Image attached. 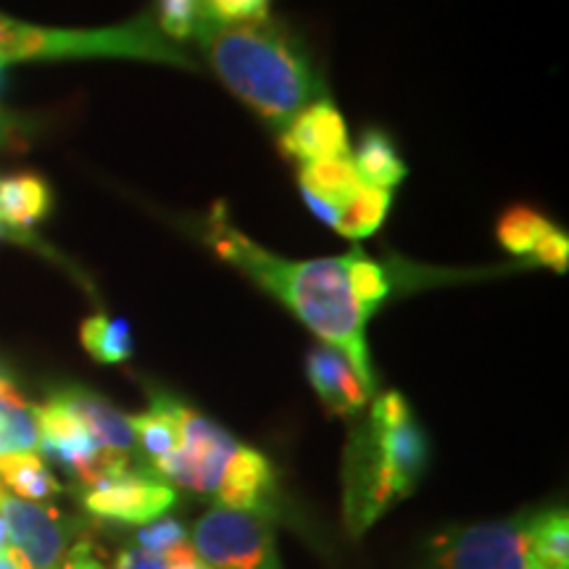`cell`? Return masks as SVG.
<instances>
[{
	"label": "cell",
	"mask_w": 569,
	"mask_h": 569,
	"mask_svg": "<svg viewBox=\"0 0 569 569\" xmlns=\"http://www.w3.org/2000/svg\"><path fill=\"white\" fill-rule=\"evenodd\" d=\"M206 243L213 251L251 277L256 284L288 306L301 322L315 330L327 346L338 348L356 372L375 390L372 361H369L365 325L367 315L356 301L348 282V256L338 259H282L256 246L248 234L234 230L222 203L213 206Z\"/></svg>",
	"instance_id": "1"
},
{
	"label": "cell",
	"mask_w": 569,
	"mask_h": 569,
	"mask_svg": "<svg viewBox=\"0 0 569 569\" xmlns=\"http://www.w3.org/2000/svg\"><path fill=\"white\" fill-rule=\"evenodd\" d=\"M193 34L227 88L269 124L284 127L325 92L303 42L280 21L213 24L201 17Z\"/></svg>",
	"instance_id": "2"
},
{
	"label": "cell",
	"mask_w": 569,
	"mask_h": 569,
	"mask_svg": "<svg viewBox=\"0 0 569 569\" xmlns=\"http://www.w3.org/2000/svg\"><path fill=\"white\" fill-rule=\"evenodd\" d=\"M59 59H134L193 69L188 53L163 38L148 13L101 30H56L0 13V61Z\"/></svg>",
	"instance_id": "3"
},
{
	"label": "cell",
	"mask_w": 569,
	"mask_h": 569,
	"mask_svg": "<svg viewBox=\"0 0 569 569\" xmlns=\"http://www.w3.org/2000/svg\"><path fill=\"white\" fill-rule=\"evenodd\" d=\"M427 569H543L530 546V517L443 530L430 543Z\"/></svg>",
	"instance_id": "4"
},
{
	"label": "cell",
	"mask_w": 569,
	"mask_h": 569,
	"mask_svg": "<svg viewBox=\"0 0 569 569\" xmlns=\"http://www.w3.org/2000/svg\"><path fill=\"white\" fill-rule=\"evenodd\" d=\"M190 543L209 569H282L272 522L259 511L213 507L198 519Z\"/></svg>",
	"instance_id": "5"
},
{
	"label": "cell",
	"mask_w": 569,
	"mask_h": 569,
	"mask_svg": "<svg viewBox=\"0 0 569 569\" xmlns=\"http://www.w3.org/2000/svg\"><path fill=\"white\" fill-rule=\"evenodd\" d=\"M34 411H38L40 430L38 451L48 453L61 467H67L80 480L82 488L130 469V453L109 451V448L98 446L88 427L82 425V419L56 393L42 407H34Z\"/></svg>",
	"instance_id": "6"
},
{
	"label": "cell",
	"mask_w": 569,
	"mask_h": 569,
	"mask_svg": "<svg viewBox=\"0 0 569 569\" xmlns=\"http://www.w3.org/2000/svg\"><path fill=\"white\" fill-rule=\"evenodd\" d=\"M182 436L184 443L177 453L153 461V469L167 482L196 490V493L217 496L219 482L224 478L227 461L240 443L230 432L222 430L198 411L182 407Z\"/></svg>",
	"instance_id": "7"
},
{
	"label": "cell",
	"mask_w": 569,
	"mask_h": 569,
	"mask_svg": "<svg viewBox=\"0 0 569 569\" xmlns=\"http://www.w3.org/2000/svg\"><path fill=\"white\" fill-rule=\"evenodd\" d=\"M367 432L372 438L377 453H380L382 465L393 475L401 496L407 498L415 493L417 482L427 469L430 448H427L422 427L417 425L401 393L390 390V393L377 398Z\"/></svg>",
	"instance_id": "8"
},
{
	"label": "cell",
	"mask_w": 569,
	"mask_h": 569,
	"mask_svg": "<svg viewBox=\"0 0 569 569\" xmlns=\"http://www.w3.org/2000/svg\"><path fill=\"white\" fill-rule=\"evenodd\" d=\"M0 517L9 528L11 551L30 569H59L71 549V522L59 509L24 501L0 486Z\"/></svg>",
	"instance_id": "9"
},
{
	"label": "cell",
	"mask_w": 569,
	"mask_h": 569,
	"mask_svg": "<svg viewBox=\"0 0 569 569\" xmlns=\"http://www.w3.org/2000/svg\"><path fill=\"white\" fill-rule=\"evenodd\" d=\"M174 501L177 493L172 486L132 469L82 488V507L106 522L148 525L167 515Z\"/></svg>",
	"instance_id": "10"
},
{
	"label": "cell",
	"mask_w": 569,
	"mask_h": 569,
	"mask_svg": "<svg viewBox=\"0 0 569 569\" xmlns=\"http://www.w3.org/2000/svg\"><path fill=\"white\" fill-rule=\"evenodd\" d=\"M348 132L340 111L330 101H317L290 119L280 134V153L290 161L348 159Z\"/></svg>",
	"instance_id": "11"
},
{
	"label": "cell",
	"mask_w": 569,
	"mask_h": 569,
	"mask_svg": "<svg viewBox=\"0 0 569 569\" xmlns=\"http://www.w3.org/2000/svg\"><path fill=\"white\" fill-rule=\"evenodd\" d=\"M306 372H309L311 388L317 390V396L332 415L351 417L365 409L372 396V388L361 380L351 361L338 348L327 343L311 348L309 359H306Z\"/></svg>",
	"instance_id": "12"
},
{
	"label": "cell",
	"mask_w": 569,
	"mask_h": 569,
	"mask_svg": "<svg viewBox=\"0 0 569 569\" xmlns=\"http://www.w3.org/2000/svg\"><path fill=\"white\" fill-rule=\"evenodd\" d=\"M274 496V469L264 453L253 448L238 446L227 461L224 478L219 482L217 498L219 507L259 511V515H272Z\"/></svg>",
	"instance_id": "13"
},
{
	"label": "cell",
	"mask_w": 569,
	"mask_h": 569,
	"mask_svg": "<svg viewBox=\"0 0 569 569\" xmlns=\"http://www.w3.org/2000/svg\"><path fill=\"white\" fill-rule=\"evenodd\" d=\"M56 396L82 419V425L88 427L98 446L109 448V451L130 453L132 457L138 443H134L130 417H124L106 398L84 388H63Z\"/></svg>",
	"instance_id": "14"
},
{
	"label": "cell",
	"mask_w": 569,
	"mask_h": 569,
	"mask_svg": "<svg viewBox=\"0 0 569 569\" xmlns=\"http://www.w3.org/2000/svg\"><path fill=\"white\" fill-rule=\"evenodd\" d=\"M182 403L172 401V398H153L151 409L142 415L130 417V427L134 443L148 459L159 461L177 453L184 443L182 436Z\"/></svg>",
	"instance_id": "15"
},
{
	"label": "cell",
	"mask_w": 569,
	"mask_h": 569,
	"mask_svg": "<svg viewBox=\"0 0 569 569\" xmlns=\"http://www.w3.org/2000/svg\"><path fill=\"white\" fill-rule=\"evenodd\" d=\"M51 188L38 174H11L0 180V222L9 230H30L51 211Z\"/></svg>",
	"instance_id": "16"
},
{
	"label": "cell",
	"mask_w": 569,
	"mask_h": 569,
	"mask_svg": "<svg viewBox=\"0 0 569 569\" xmlns=\"http://www.w3.org/2000/svg\"><path fill=\"white\" fill-rule=\"evenodd\" d=\"M301 193L315 198L319 203H327L330 209L338 211L351 201V198L365 188V182L356 174L351 159H327L311 161L301 167Z\"/></svg>",
	"instance_id": "17"
},
{
	"label": "cell",
	"mask_w": 569,
	"mask_h": 569,
	"mask_svg": "<svg viewBox=\"0 0 569 569\" xmlns=\"http://www.w3.org/2000/svg\"><path fill=\"white\" fill-rule=\"evenodd\" d=\"M0 486L17 498L34 503H48L61 493V482L53 478L38 451L11 453L0 459Z\"/></svg>",
	"instance_id": "18"
},
{
	"label": "cell",
	"mask_w": 569,
	"mask_h": 569,
	"mask_svg": "<svg viewBox=\"0 0 569 569\" xmlns=\"http://www.w3.org/2000/svg\"><path fill=\"white\" fill-rule=\"evenodd\" d=\"M353 167L361 182L380 190L396 188L409 174L407 163L398 156L393 140L380 130L365 132V138L359 142V151H356Z\"/></svg>",
	"instance_id": "19"
},
{
	"label": "cell",
	"mask_w": 569,
	"mask_h": 569,
	"mask_svg": "<svg viewBox=\"0 0 569 569\" xmlns=\"http://www.w3.org/2000/svg\"><path fill=\"white\" fill-rule=\"evenodd\" d=\"M40 448L38 411L21 398L19 390L0 393V459Z\"/></svg>",
	"instance_id": "20"
},
{
	"label": "cell",
	"mask_w": 569,
	"mask_h": 569,
	"mask_svg": "<svg viewBox=\"0 0 569 569\" xmlns=\"http://www.w3.org/2000/svg\"><path fill=\"white\" fill-rule=\"evenodd\" d=\"M80 340L84 351L101 365H119V361L130 359L134 351L130 322L122 317H88L80 327Z\"/></svg>",
	"instance_id": "21"
},
{
	"label": "cell",
	"mask_w": 569,
	"mask_h": 569,
	"mask_svg": "<svg viewBox=\"0 0 569 569\" xmlns=\"http://www.w3.org/2000/svg\"><path fill=\"white\" fill-rule=\"evenodd\" d=\"M530 546L543 569H569L567 509H546L530 517Z\"/></svg>",
	"instance_id": "22"
},
{
	"label": "cell",
	"mask_w": 569,
	"mask_h": 569,
	"mask_svg": "<svg viewBox=\"0 0 569 569\" xmlns=\"http://www.w3.org/2000/svg\"><path fill=\"white\" fill-rule=\"evenodd\" d=\"M388 211H390V190L369 188V184H365V188H361L359 193L343 206V209H340L336 232L351 240L369 238V234L380 230V224L386 222Z\"/></svg>",
	"instance_id": "23"
},
{
	"label": "cell",
	"mask_w": 569,
	"mask_h": 569,
	"mask_svg": "<svg viewBox=\"0 0 569 569\" xmlns=\"http://www.w3.org/2000/svg\"><path fill=\"white\" fill-rule=\"evenodd\" d=\"M553 224L543 213H538L530 206H511V209L498 219L496 234L501 240V246L507 248L509 253H532V248L538 246V240L543 238L546 232H551Z\"/></svg>",
	"instance_id": "24"
},
{
	"label": "cell",
	"mask_w": 569,
	"mask_h": 569,
	"mask_svg": "<svg viewBox=\"0 0 569 569\" xmlns=\"http://www.w3.org/2000/svg\"><path fill=\"white\" fill-rule=\"evenodd\" d=\"M348 282H351L356 301H359L367 317H372V311L386 301L390 293V280H388L386 267L377 264L375 259L365 256V251H361L359 246L348 253Z\"/></svg>",
	"instance_id": "25"
},
{
	"label": "cell",
	"mask_w": 569,
	"mask_h": 569,
	"mask_svg": "<svg viewBox=\"0 0 569 569\" xmlns=\"http://www.w3.org/2000/svg\"><path fill=\"white\" fill-rule=\"evenodd\" d=\"M134 546L148 553H159V557H190L193 543H190V532L184 530L182 522L172 517H159L153 522L142 525L134 532Z\"/></svg>",
	"instance_id": "26"
},
{
	"label": "cell",
	"mask_w": 569,
	"mask_h": 569,
	"mask_svg": "<svg viewBox=\"0 0 569 569\" xmlns=\"http://www.w3.org/2000/svg\"><path fill=\"white\" fill-rule=\"evenodd\" d=\"M201 19V0H156V27L167 40H188Z\"/></svg>",
	"instance_id": "27"
},
{
	"label": "cell",
	"mask_w": 569,
	"mask_h": 569,
	"mask_svg": "<svg viewBox=\"0 0 569 569\" xmlns=\"http://www.w3.org/2000/svg\"><path fill=\"white\" fill-rule=\"evenodd\" d=\"M272 0H201V17L213 24H251L267 19Z\"/></svg>",
	"instance_id": "28"
},
{
	"label": "cell",
	"mask_w": 569,
	"mask_h": 569,
	"mask_svg": "<svg viewBox=\"0 0 569 569\" xmlns=\"http://www.w3.org/2000/svg\"><path fill=\"white\" fill-rule=\"evenodd\" d=\"M532 256H536L540 264L565 272L567 261H569V238L559 230L546 232L543 238L538 240V246L532 248Z\"/></svg>",
	"instance_id": "29"
},
{
	"label": "cell",
	"mask_w": 569,
	"mask_h": 569,
	"mask_svg": "<svg viewBox=\"0 0 569 569\" xmlns=\"http://www.w3.org/2000/svg\"><path fill=\"white\" fill-rule=\"evenodd\" d=\"M196 553H190V557H159V553H148L138 549V546H130V549H124L122 553L117 557V569H172L177 561H184V559H193Z\"/></svg>",
	"instance_id": "30"
},
{
	"label": "cell",
	"mask_w": 569,
	"mask_h": 569,
	"mask_svg": "<svg viewBox=\"0 0 569 569\" xmlns=\"http://www.w3.org/2000/svg\"><path fill=\"white\" fill-rule=\"evenodd\" d=\"M59 569H109V567L92 553L90 543H77L67 551V557H63Z\"/></svg>",
	"instance_id": "31"
},
{
	"label": "cell",
	"mask_w": 569,
	"mask_h": 569,
	"mask_svg": "<svg viewBox=\"0 0 569 569\" xmlns=\"http://www.w3.org/2000/svg\"><path fill=\"white\" fill-rule=\"evenodd\" d=\"M0 569H30V567H27L24 561H21L17 553L9 549V551L0 553Z\"/></svg>",
	"instance_id": "32"
},
{
	"label": "cell",
	"mask_w": 569,
	"mask_h": 569,
	"mask_svg": "<svg viewBox=\"0 0 569 569\" xmlns=\"http://www.w3.org/2000/svg\"><path fill=\"white\" fill-rule=\"evenodd\" d=\"M9 138H11V119L0 111V146H3V142H9Z\"/></svg>",
	"instance_id": "33"
},
{
	"label": "cell",
	"mask_w": 569,
	"mask_h": 569,
	"mask_svg": "<svg viewBox=\"0 0 569 569\" xmlns=\"http://www.w3.org/2000/svg\"><path fill=\"white\" fill-rule=\"evenodd\" d=\"M11 549V538H9V528H6L3 517H0V553Z\"/></svg>",
	"instance_id": "34"
},
{
	"label": "cell",
	"mask_w": 569,
	"mask_h": 569,
	"mask_svg": "<svg viewBox=\"0 0 569 569\" xmlns=\"http://www.w3.org/2000/svg\"><path fill=\"white\" fill-rule=\"evenodd\" d=\"M172 569H209V567H206V565H203V561H201V559H198V557H193V559H184V561H177V565H174Z\"/></svg>",
	"instance_id": "35"
},
{
	"label": "cell",
	"mask_w": 569,
	"mask_h": 569,
	"mask_svg": "<svg viewBox=\"0 0 569 569\" xmlns=\"http://www.w3.org/2000/svg\"><path fill=\"white\" fill-rule=\"evenodd\" d=\"M13 390H17L13 388V382L3 372H0V393H13Z\"/></svg>",
	"instance_id": "36"
},
{
	"label": "cell",
	"mask_w": 569,
	"mask_h": 569,
	"mask_svg": "<svg viewBox=\"0 0 569 569\" xmlns=\"http://www.w3.org/2000/svg\"><path fill=\"white\" fill-rule=\"evenodd\" d=\"M6 234H11V230L3 222H0V238H6Z\"/></svg>",
	"instance_id": "37"
},
{
	"label": "cell",
	"mask_w": 569,
	"mask_h": 569,
	"mask_svg": "<svg viewBox=\"0 0 569 569\" xmlns=\"http://www.w3.org/2000/svg\"><path fill=\"white\" fill-rule=\"evenodd\" d=\"M3 67H6V63H3V61H0V80H3Z\"/></svg>",
	"instance_id": "38"
}]
</instances>
